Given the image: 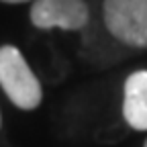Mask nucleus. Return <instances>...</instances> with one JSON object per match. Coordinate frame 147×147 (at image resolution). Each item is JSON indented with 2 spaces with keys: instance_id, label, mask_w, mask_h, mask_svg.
Wrapping results in <instances>:
<instances>
[{
  "instance_id": "f257e3e1",
  "label": "nucleus",
  "mask_w": 147,
  "mask_h": 147,
  "mask_svg": "<svg viewBox=\"0 0 147 147\" xmlns=\"http://www.w3.org/2000/svg\"><path fill=\"white\" fill-rule=\"evenodd\" d=\"M0 86L10 102L23 110L37 108L43 98L37 76L29 67L23 53L12 45L0 47Z\"/></svg>"
},
{
  "instance_id": "f03ea898",
  "label": "nucleus",
  "mask_w": 147,
  "mask_h": 147,
  "mask_svg": "<svg viewBox=\"0 0 147 147\" xmlns=\"http://www.w3.org/2000/svg\"><path fill=\"white\" fill-rule=\"evenodd\" d=\"M102 18L117 41L147 49V0H104Z\"/></svg>"
},
{
  "instance_id": "7ed1b4c3",
  "label": "nucleus",
  "mask_w": 147,
  "mask_h": 147,
  "mask_svg": "<svg viewBox=\"0 0 147 147\" xmlns=\"http://www.w3.org/2000/svg\"><path fill=\"white\" fill-rule=\"evenodd\" d=\"M90 21L84 0H35L31 6V23L37 29L80 31Z\"/></svg>"
},
{
  "instance_id": "20e7f679",
  "label": "nucleus",
  "mask_w": 147,
  "mask_h": 147,
  "mask_svg": "<svg viewBox=\"0 0 147 147\" xmlns=\"http://www.w3.org/2000/svg\"><path fill=\"white\" fill-rule=\"evenodd\" d=\"M123 117L135 131H147V69L133 71L123 88Z\"/></svg>"
},
{
  "instance_id": "39448f33",
  "label": "nucleus",
  "mask_w": 147,
  "mask_h": 147,
  "mask_svg": "<svg viewBox=\"0 0 147 147\" xmlns=\"http://www.w3.org/2000/svg\"><path fill=\"white\" fill-rule=\"evenodd\" d=\"M2 2H8V4H21V2H29V0H2Z\"/></svg>"
},
{
  "instance_id": "423d86ee",
  "label": "nucleus",
  "mask_w": 147,
  "mask_h": 147,
  "mask_svg": "<svg viewBox=\"0 0 147 147\" xmlns=\"http://www.w3.org/2000/svg\"><path fill=\"white\" fill-rule=\"evenodd\" d=\"M143 147H147V141H145V145H143Z\"/></svg>"
}]
</instances>
